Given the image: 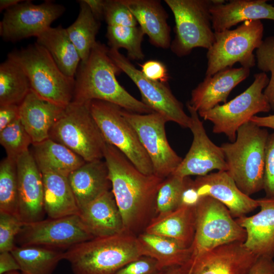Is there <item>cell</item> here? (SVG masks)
<instances>
[{
  "mask_svg": "<svg viewBox=\"0 0 274 274\" xmlns=\"http://www.w3.org/2000/svg\"><path fill=\"white\" fill-rule=\"evenodd\" d=\"M104 158L125 231L137 236L155 216V201L164 179L145 175L118 149L106 142Z\"/></svg>",
  "mask_w": 274,
  "mask_h": 274,
  "instance_id": "cell-1",
  "label": "cell"
},
{
  "mask_svg": "<svg viewBox=\"0 0 274 274\" xmlns=\"http://www.w3.org/2000/svg\"><path fill=\"white\" fill-rule=\"evenodd\" d=\"M109 48L97 42L87 60L81 62L75 77L72 102L88 103L100 100L116 105L131 112H154L127 91L116 76L122 72L108 54Z\"/></svg>",
  "mask_w": 274,
  "mask_h": 274,
  "instance_id": "cell-2",
  "label": "cell"
},
{
  "mask_svg": "<svg viewBox=\"0 0 274 274\" xmlns=\"http://www.w3.org/2000/svg\"><path fill=\"white\" fill-rule=\"evenodd\" d=\"M269 134L266 128L249 121L238 128L234 142L220 146L227 172L239 190L248 196L263 189Z\"/></svg>",
  "mask_w": 274,
  "mask_h": 274,
  "instance_id": "cell-3",
  "label": "cell"
},
{
  "mask_svg": "<svg viewBox=\"0 0 274 274\" xmlns=\"http://www.w3.org/2000/svg\"><path fill=\"white\" fill-rule=\"evenodd\" d=\"M141 256L136 236L125 230L94 237L64 252L74 274H114Z\"/></svg>",
  "mask_w": 274,
  "mask_h": 274,
  "instance_id": "cell-4",
  "label": "cell"
},
{
  "mask_svg": "<svg viewBox=\"0 0 274 274\" xmlns=\"http://www.w3.org/2000/svg\"><path fill=\"white\" fill-rule=\"evenodd\" d=\"M8 58L23 70L39 96L62 107L72 102L75 78L65 75L44 47L36 42L12 51Z\"/></svg>",
  "mask_w": 274,
  "mask_h": 274,
  "instance_id": "cell-5",
  "label": "cell"
},
{
  "mask_svg": "<svg viewBox=\"0 0 274 274\" xmlns=\"http://www.w3.org/2000/svg\"><path fill=\"white\" fill-rule=\"evenodd\" d=\"M89 102L72 101L64 108L49 136L86 162L102 160L106 142L91 114Z\"/></svg>",
  "mask_w": 274,
  "mask_h": 274,
  "instance_id": "cell-6",
  "label": "cell"
},
{
  "mask_svg": "<svg viewBox=\"0 0 274 274\" xmlns=\"http://www.w3.org/2000/svg\"><path fill=\"white\" fill-rule=\"evenodd\" d=\"M264 26L260 20H248L233 29L215 32V41L207 53L206 76H212L236 63L251 68L256 64L253 53L263 41Z\"/></svg>",
  "mask_w": 274,
  "mask_h": 274,
  "instance_id": "cell-7",
  "label": "cell"
},
{
  "mask_svg": "<svg viewBox=\"0 0 274 274\" xmlns=\"http://www.w3.org/2000/svg\"><path fill=\"white\" fill-rule=\"evenodd\" d=\"M175 21L172 52L179 57L195 48L209 49L215 41L210 9L212 0H165Z\"/></svg>",
  "mask_w": 274,
  "mask_h": 274,
  "instance_id": "cell-8",
  "label": "cell"
},
{
  "mask_svg": "<svg viewBox=\"0 0 274 274\" xmlns=\"http://www.w3.org/2000/svg\"><path fill=\"white\" fill-rule=\"evenodd\" d=\"M252 84L243 92L222 105L199 113L205 120L211 122L213 132L224 133L233 142L238 128L256 114L268 112L271 108L263 93L269 79L266 74L260 72L254 75Z\"/></svg>",
  "mask_w": 274,
  "mask_h": 274,
  "instance_id": "cell-9",
  "label": "cell"
},
{
  "mask_svg": "<svg viewBox=\"0 0 274 274\" xmlns=\"http://www.w3.org/2000/svg\"><path fill=\"white\" fill-rule=\"evenodd\" d=\"M195 233L191 246L194 258L218 246L233 242L244 243L247 234L221 202L202 196L195 206Z\"/></svg>",
  "mask_w": 274,
  "mask_h": 274,
  "instance_id": "cell-10",
  "label": "cell"
},
{
  "mask_svg": "<svg viewBox=\"0 0 274 274\" xmlns=\"http://www.w3.org/2000/svg\"><path fill=\"white\" fill-rule=\"evenodd\" d=\"M89 108L106 142L121 151L142 173L153 175L150 158L135 130L123 116L122 108L100 100L90 101Z\"/></svg>",
  "mask_w": 274,
  "mask_h": 274,
  "instance_id": "cell-11",
  "label": "cell"
},
{
  "mask_svg": "<svg viewBox=\"0 0 274 274\" xmlns=\"http://www.w3.org/2000/svg\"><path fill=\"white\" fill-rule=\"evenodd\" d=\"M121 113L136 132L151 160L153 174L164 179L181 164L179 156L168 142L165 129L167 122L159 113L139 114L122 108Z\"/></svg>",
  "mask_w": 274,
  "mask_h": 274,
  "instance_id": "cell-12",
  "label": "cell"
},
{
  "mask_svg": "<svg viewBox=\"0 0 274 274\" xmlns=\"http://www.w3.org/2000/svg\"><path fill=\"white\" fill-rule=\"evenodd\" d=\"M108 54L137 86L144 104L162 115L167 122H174L183 127L189 128L190 116L186 114L183 104L176 98L165 83L146 78L119 50L109 48Z\"/></svg>",
  "mask_w": 274,
  "mask_h": 274,
  "instance_id": "cell-13",
  "label": "cell"
},
{
  "mask_svg": "<svg viewBox=\"0 0 274 274\" xmlns=\"http://www.w3.org/2000/svg\"><path fill=\"white\" fill-rule=\"evenodd\" d=\"M93 238L79 215H75L24 223L15 243L19 246H36L61 250Z\"/></svg>",
  "mask_w": 274,
  "mask_h": 274,
  "instance_id": "cell-14",
  "label": "cell"
},
{
  "mask_svg": "<svg viewBox=\"0 0 274 274\" xmlns=\"http://www.w3.org/2000/svg\"><path fill=\"white\" fill-rule=\"evenodd\" d=\"M61 5L45 1L39 5L23 1L6 10L0 22V35L7 42L36 38L65 11Z\"/></svg>",
  "mask_w": 274,
  "mask_h": 274,
  "instance_id": "cell-15",
  "label": "cell"
},
{
  "mask_svg": "<svg viewBox=\"0 0 274 274\" xmlns=\"http://www.w3.org/2000/svg\"><path fill=\"white\" fill-rule=\"evenodd\" d=\"M191 118L190 129L193 141L190 149L173 174L182 177L203 176L213 170L227 171L223 152L209 138L199 115L188 102L186 104Z\"/></svg>",
  "mask_w": 274,
  "mask_h": 274,
  "instance_id": "cell-16",
  "label": "cell"
},
{
  "mask_svg": "<svg viewBox=\"0 0 274 274\" xmlns=\"http://www.w3.org/2000/svg\"><path fill=\"white\" fill-rule=\"evenodd\" d=\"M258 257L244 243H230L191 258L188 274H249Z\"/></svg>",
  "mask_w": 274,
  "mask_h": 274,
  "instance_id": "cell-17",
  "label": "cell"
},
{
  "mask_svg": "<svg viewBox=\"0 0 274 274\" xmlns=\"http://www.w3.org/2000/svg\"><path fill=\"white\" fill-rule=\"evenodd\" d=\"M16 162L18 188L17 217L24 223L42 220L45 212L42 173L29 150L20 155Z\"/></svg>",
  "mask_w": 274,
  "mask_h": 274,
  "instance_id": "cell-18",
  "label": "cell"
},
{
  "mask_svg": "<svg viewBox=\"0 0 274 274\" xmlns=\"http://www.w3.org/2000/svg\"><path fill=\"white\" fill-rule=\"evenodd\" d=\"M198 195L211 196L223 204L231 216L238 218L259 207L258 199H254L239 190L227 171H218L192 181Z\"/></svg>",
  "mask_w": 274,
  "mask_h": 274,
  "instance_id": "cell-19",
  "label": "cell"
},
{
  "mask_svg": "<svg viewBox=\"0 0 274 274\" xmlns=\"http://www.w3.org/2000/svg\"><path fill=\"white\" fill-rule=\"evenodd\" d=\"M250 69L230 67L205 78L192 90L189 105L198 114L226 102L232 89L250 75Z\"/></svg>",
  "mask_w": 274,
  "mask_h": 274,
  "instance_id": "cell-20",
  "label": "cell"
},
{
  "mask_svg": "<svg viewBox=\"0 0 274 274\" xmlns=\"http://www.w3.org/2000/svg\"><path fill=\"white\" fill-rule=\"evenodd\" d=\"M65 108L42 98L30 89L19 105V118L32 144L49 138L52 128Z\"/></svg>",
  "mask_w": 274,
  "mask_h": 274,
  "instance_id": "cell-21",
  "label": "cell"
},
{
  "mask_svg": "<svg viewBox=\"0 0 274 274\" xmlns=\"http://www.w3.org/2000/svg\"><path fill=\"white\" fill-rule=\"evenodd\" d=\"M260 211L236 220L246 232L245 246L258 256L274 257V199H258Z\"/></svg>",
  "mask_w": 274,
  "mask_h": 274,
  "instance_id": "cell-22",
  "label": "cell"
},
{
  "mask_svg": "<svg viewBox=\"0 0 274 274\" xmlns=\"http://www.w3.org/2000/svg\"><path fill=\"white\" fill-rule=\"evenodd\" d=\"M212 1L210 12L214 32L230 29L238 23L248 20L274 21V6L268 4L266 0H231L221 4Z\"/></svg>",
  "mask_w": 274,
  "mask_h": 274,
  "instance_id": "cell-23",
  "label": "cell"
},
{
  "mask_svg": "<svg viewBox=\"0 0 274 274\" xmlns=\"http://www.w3.org/2000/svg\"><path fill=\"white\" fill-rule=\"evenodd\" d=\"M83 224L94 237L124 231L121 215L111 190L107 191L80 210Z\"/></svg>",
  "mask_w": 274,
  "mask_h": 274,
  "instance_id": "cell-24",
  "label": "cell"
},
{
  "mask_svg": "<svg viewBox=\"0 0 274 274\" xmlns=\"http://www.w3.org/2000/svg\"><path fill=\"white\" fill-rule=\"evenodd\" d=\"M79 210L112 188L105 160L85 162L67 177Z\"/></svg>",
  "mask_w": 274,
  "mask_h": 274,
  "instance_id": "cell-25",
  "label": "cell"
},
{
  "mask_svg": "<svg viewBox=\"0 0 274 274\" xmlns=\"http://www.w3.org/2000/svg\"><path fill=\"white\" fill-rule=\"evenodd\" d=\"M130 10L150 42L155 46L170 47V28L167 14L159 1L120 0Z\"/></svg>",
  "mask_w": 274,
  "mask_h": 274,
  "instance_id": "cell-26",
  "label": "cell"
},
{
  "mask_svg": "<svg viewBox=\"0 0 274 274\" xmlns=\"http://www.w3.org/2000/svg\"><path fill=\"white\" fill-rule=\"evenodd\" d=\"M195 224V207L182 206L154 217L144 231L176 240L190 248L194 238Z\"/></svg>",
  "mask_w": 274,
  "mask_h": 274,
  "instance_id": "cell-27",
  "label": "cell"
},
{
  "mask_svg": "<svg viewBox=\"0 0 274 274\" xmlns=\"http://www.w3.org/2000/svg\"><path fill=\"white\" fill-rule=\"evenodd\" d=\"M32 154L42 174L68 176L86 161L64 145L49 138L32 144Z\"/></svg>",
  "mask_w": 274,
  "mask_h": 274,
  "instance_id": "cell-28",
  "label": "cell"
},
{
  "mask_svg": "<svg viewBox=\"0 0 274 274\" xmlns=\"http://www.w3.org/2000/svg\"><path fill=\"white\" fill-rule=\"evenodd\" d=\"M44 208L50 218L79 215L80 210L67 177L52 173L42 174Z\"/></svg>",
  "mask_w": 274,
  "mask_h": 274,
  "instance_id": "cell-29",
  "label": "cell"
},
{
  "mask_svg": "<svg viewBox=\"0 0 274 274\" xmlns=\"http://www.w3.org/2000/svg\"><path fill=\"white\" fill-rule=\"evenodd\" d=\"M37 43L49 52L65 75L75 78L81 59L66 28L51 26L37 37Z\"/></svg>",
  "mask_w": 274,
  "mask_h": 274,
  "instance_id": "cell-30",
  "label": "cell"
},
{
  "mask_svg": "<svg viewBox=\"0 0 274 274\" xmlns=\"http://www.w3.org/2000/svg\"><path fill=\"white\" fill-rule=\"evenodd\" d=\"M136 237L142 256L156 260L160 268L184 265L191 259V247H186L176 240L145 231Z\"/></svg>",
  "mask_w": 274,
  "mask_h": 274,
  "instance_id": "cell-31",
  "label": "cell"
},
{
  "mask_svg": "<svg viewBox=\"0 0 274 274\" xmlns=\"http://www.w3.org/2000/svg\"><path fill=\"white\" fill-rule=\"evenodd\" d=\"M22 274H52L64 252L36 246H15L11 251Z\"/></svg>",
  "mask_w": 274,
  "mask_h": 274,
  "instance_id": "cell-32",
  "label": "cell"
},
{
  "mask_svg": "<svg viewBox=\"0 0 274 274\" xmlns=\"http://www.w3.org/2000/svg\"><path fill=\"white\" fill-rule=\"evenodd\" d=\"M78 2L80 5L78 16L66 29L80 56L81 62H84L88 58L91 50L97 42L96 36L100 23L95 18L84 0Z\"/></svg>",
  "mask_w": 274,
  "mask_h": 274,
  "instance_id": "cell-33",
  "label": "cell"
},
{
  "mask_svg": "<svg viewBox=\"0 0 274 274\" xmlns=\"http://www.w3.org/2000/svg\"><path fill=\"white\" fill-rule=\"evenodd\" d=\"M31 89L23 70L15 61L7 59L0 65V105H20Z\"/></svg>",
  "mask_w": 274,
  "mask_h": 274,
  "instance_id": "cell-34",
  "label": "cell"
},
{
  "mask_svg": "<svg viewBox=\"0 0 274 274\" xmlns=\"http://www.w3.org/2000/svg\"><path fill=\"white\" fill-rule=\"evenodd\" d=\"M145 35L139 25L107 26L106 37L110 48L117 50L124 48L129 59L143 60L145 55L142 43Z\"/></svg>",
  "mask_w": 274,
  "mask_h": 274,
  "instance_id": "cell-35",
  "label": "cell"
},
{
  "mask_svg": "<svg viewBox=\"0 0 274 274\" xmlns=\"http://www.w3.org/2000/svg\"><path fill=\"white\" fill-rule=\"evenodd\" d=\"M6 156L0 163V212L17 216L18 188L17 162Z\"/></svg>",
  "mask_w": 274,
  "mask_h": 274,
  "instance_id": "cell-36",
  "label": "cell"
},
{
  "mask_svg": "<svg viewBox=\"0 0 274 274\" xmlns=\"http://www.w3.org/2000/svg\"><path fill=\"white\" fill-rule=\"evenodd\" d=\"M189 179L172 174L162 181L155 198L154 217L181 207L182 194Z\"/></svg>",
  "mask_w": 274,
  "mask_h": 274,
  "instance_id": "cell-37",
  "label": "cell"
},
{
  "mask_svg": "<svg viewBox=\"0 0 274 274\" xmlns=\"http://www.w3.org/2000/svg\"><path fill=\"white\" fill-rule=\"evenodd\" d=\"M0 143L6 151L7 156L15 159L29 150V146L32 144L20 118L0 131Z\"/></svg>",
  "mask_w": 274,
  "mask_h": 274,
  "instance_id": "cell-38",
  "label": "cell"
},
{
  "mask_svg": "<svg viewBox=\"0 0 274 274\" xmlns=\"http://www.w3.org/2000/svg\"><path fill=\"white\" fill-rule=\"evenodd\" d=\"M258 68L265 73H270V78L263 93L274 111V36L263 40L260 47L256 50L255 55Z\"/></svg>",
  "mask_w": 274,
  "mask_h": 274,
  "instance_id": "cell-39",
  "label": "cell"
},
{
  "mask_svg": "<svg viewBox=\"0 0 274 274\" xmlns=\"http://www.w3.org/2000/svg\"><path fill=\"white\" fill-rule=\"evenodd\" d=\"M24 223L16 216L0 212V253L11 252Z\"/></svg>",
  "mask_w": 274,
  "mask_h": 274,
  "instance_id": "cell-40",
  "label": "cell"
},
{
  "mask_svg": "<svg viewBox=\"0 0 274 274\" xmlns=\"http://www.w3.org/2000/svg\"><path fill=\"white\" fill-rule=\"evenodd\" d=\"M104 19L107 26L139 25L133 15L120 0L105 1Z\"/></svg>",
  "mask_w": 274,
  "mask_h": 274,
  "instance_id": "cell-41",
  "label": "cell"
},
{
  "mask_svg": "<svg viewBox=\"0 0 274 274\" xmlns=\"http://www.w3.org/2000/svg\"><path fill=\"white\" fill-rule=\"evenodd\" d=\"M263 189L265 197L274 199V132L269 134L266 144Z\"/></svg>",
  "mask_w": 274,
  "mask_h": 274,
  "instance_id": "cell-42",
  "label": "cell"
},
{
  "mask_svg": "<svg viewBox=\"0 0 274 274\" xmlns=\"http://www.w3.org/2000/svg\"><path fill=\"white\" fill-rule=\"evenodd\" d=\"M160 269L156 260L141 256L124 265L114 274H157Z\"/></svg>",
  "mask_w": 274,
  "mask_h": 274,
  "instance_id": "cell-43",
  "label": "cell"
},
{
  "mask_svg": "<svg viewBox=\"0 0 274 274\" xmlns=\"http://www.w3.org/2000/svg\"><path fill=\"white\" fill-rule=\"evenodd\" d=\"M139 65L141 67V72L150 80L163 83H166L169 80L165 65L159 61L149 60Z\"/></svg>",
  "mask_w": 274,
  "mask_h": 274,
  "instance_id": "cell-44",
  "label": "cell"
},
{
  "mask_svg": "<svg viewBox=\"0 0 274 274\" xmlns=\"http://www.w3.org/2000/svg\"><path fill=\"white\" fill-rule=\"evenodd\" d=\"M19 118V105H0V131Z\"/></svg>",
  "mask_w": 274,
  "mask_h": 274,
  "instance_id": "cell-45",
  "label": "cell"
},
{
  "mask_svg": "<svg viewBox=\"0 0 274 274\" xmlns=\"http://www.w3.org/2000/svg\"><path fill=\"white\" fill-rule=\"evenodd\" d=\"M273 269V258L261 256L257 259L249 274H271Z\"/></svg>",
  "mask_w": 274,
  "mask_h": 274,
  "instance_id": "cell-46",
  "label": "cell"
},
{
  "mask_svg": "<svg viewBox=\"0 0 274 274\" xmlns=\"http://www.w3.org/2000/svg\"><path fill=\"white\" fill-rule=\"evenodd\" d=\"M18 270L19 265L11 252L0 253V274Z\"/></svg>",
  "mask_w": 274,
  "mask_h": 274,
  "instance_id": "cell-47",
  "label": "cell"
},
{
  "mask_svg": "<svg viewBox=\"0 0 274 274\" xmlns=\"http://www.w3.org/2000/svg\"><path fill=\"white\" fill-rule=\"evenodd\" d=\"M95 17L100 21L104 19L105 1L103 0H84Z\"/></svg>",
  "mask_w": 274,
  "mask_h": 274,
  "instance_id": "cell-48",
  "label": "cell"
},
{
  "mask_svg": "<svg viewBox=\"0 0 274 274\" xmlns=\"http://www.w3.org/2000/svg\"><path fill=\"white\" fill-rule=\"evenodd\" d=\"M190 261L184 265H177L162 267L157 274H188Z\"/></svg>",
  "mask_w": 274,
  "mask_h": 274,
  "instance_id": "cell-49",
  "label": "cell"
},
{
  "mask_svg": "<svg viewBox=\"0 0 274 274\" xmlns=\"http://www.w3.org/2000/svg\"><path fill=\"white\" fill-rule=\"evenodd\" d=\"M250 121L261 127L274 129V115L267 116H254L251 118Z\"/></svg>",
  "mask_w": 274,
  "mask_h": 274,
  "instance_id": "cell-50",
  "label": "cell"
},
{
  "mask_svg": "<svg viewBox=\"0 0 274 274\" xmlns=\"http://www.w3.org/2000/svg\"><path fill=\"white\" fill-rule=\"evenodd\" d=\"M22 0H1L0 1V10H6L11 8L18 4L21 3Z\"/></svg>",
  "mask_w": 274,
  "mask_h": 274,
  "instance_id": "cell-51",
  "label": "cell"
},
{
  "mask_svg": "<svg viewBox=\"0 0 274 274\" xmlns=\"http://www.w3.org/2000/svg\"><path fill=\"white\" fill-rule=\"evenodd\" d=\"M5 274H22L19 272L18 271H13L9 272L6 273Z\"/></svg>",
  "mask_w": 274,
  "mask_h": 274,
  "instance_id": "cell-52",
  "label": "cell"
},
{
  "mask_svg": "<svg viewBox=\"0 0 274 274\" xmlns=\"http://www.w3.org/2000/svg\"><path fill=\"white\" fill-rule=\"evenodd\" d=\"M271 274H274V269H273V270Z\"/></svg>",
  "mask_w": 274,
  "mask_h": 274,
  "instance_id": "cell-53",
  "label": "cell"
}]
</instances>
